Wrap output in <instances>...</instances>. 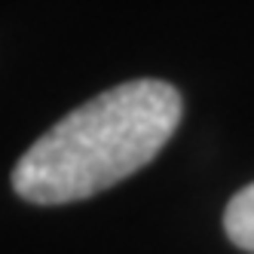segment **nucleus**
<instances>
[{"label": "nucleus", "mask_w": 254, "mask_h": 254, "mask_svg": "<svg viewBox=\"0 0 254 254\" xmlns=\"http://www.w3.org/2000/svg\"><path fill=\"white\" fill-rule=\"evenodd\" d=\"M181 92L166 80H129L89 98L43 132L12 169V187L37 205L80 202L135 175L181 123Z\"/></svg>", "instance_id": "nucleus-1"}, {"label": "nucleus", "mask_w": 254, "mask_h": 254, "mask_svg": "<svg viewBox=\"0 0 254 254\" xmlns=\"http://www.w3.org/2000/svg\"><path fill=\"white\" fill-rule=\"evenodd\" d=\"M224 230L233 245H239L242 251H254V184L242 187L230 199L224 211Z\"/></svg>", "instance_id": "nucleus-2"}]
</instances>
